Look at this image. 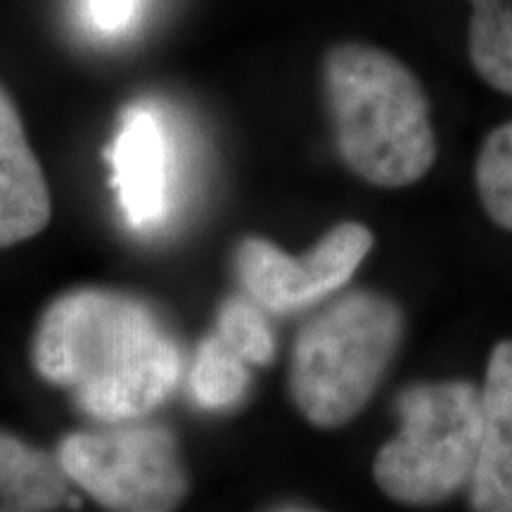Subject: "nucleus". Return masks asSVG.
<instances>
[{"instance_id": "f257e3e1", "label": "nucleus", "mask_w": 512, "mask_h": 512, "mask_svg": "<svg viewBox=\"0 0 512 512\" xmlns=\"http://www.w3.org/2000/svg\"><path fill=\"white\" fill-rule=\"evenodd\" d=\"M31 361L91 418L126 422L174 392L181 354L143 299L102 287L64 292L38 320Z\"/></svg>"}, {"instance_id": "f03ea898", "label": "nucleus", "mask_w": 512, "mask_h": 512, "mask_svg": "<svg viewBox=\"0 0 512 512\" xmlns=\"http://www.w3.org/2000/svg\"><path fill=\"white\" fill-rule=\"evenodd\" d=\"M339 155L363 181L403 188L437 157L430 102L406 64L368 43H342L325 57Z\"/></svg>"}, {"instance_id": "7ed1b4c3", "label": "nucleus", "mask_w": 512, "mask_h": 512, "mask_svg": "<svg viewBox=\"0 0 512 512\" xmlns=\"http://www.w3.org/2000/svg\"><path fill=\"white\" fill-rule=\"evenodd\" d=\"M403 318L392 299L351 292L313 316L294 342L290 392L311 425L332 430L356 418L401 344Z\"/></svg>"}, {"instance_id": "20e7f679", "label": "nucleus", "mask_w": 512, "mask_h": 512, "mask_svg": "<svg viewBox=\"0 0 512 512\" xmlns=\"http://www.w3.org/2000/svg\"><path fill=\"white\" fill-rule=\"evenodd\" d=\"M401 430L373 475L396 503H444L470 484L482 441V392L470 382H422L399 399Z\"/></svg>"}, {"instance_id": "39448f33", "label": "nucleus", "mask_w": 512, "mask_h": 512, "mask_svg": "<svg viewBox=\"0 0 512 512\" xmlns=\"http://www.w3.org/2000/svg\"><path fill=\"white\" fill-rule=\"evenodd\" d=\"M57 463L67 479L110 510H171L188 491L176 441L162 427L69 434L57 448Z\"/></svg>"}, {"instance_id": "423d86ee", "label": "nucleus", "mask_w": 512, "mask_h": 512, "mask_svg": "<svg viewBox=\"0 0 512 512\" xmlns=\"http://www.w3.org/2000/svg\"><path fill=\"white\" fill-rule=\"evenodd\" d=\"M373 249V233L361 223L332 228L311 252L290 256L271 242L249 238L238 249V273L256 304L268 311H297L349 283Z\"/></svg>"}, {"instance_id": "0eeeda50", "label": "nucleus", "mask_w": 512, "mask_h": 512, "mask_svg": "<svg viewBox=\"0 0 512 512\" xmlns=\"http://www.w3.org/2000/svg\"><path fill=\"white\" fill-rule=\"evenodd\" d=\"M112 183L128 226L152 230L171 209L174 147L159 114L147 105L131 107L110 147Z\"/></svg>"}, {"instance_id": "6e6552de", "label": "nucleus", "mask_w": 512, "mask_h": 512, "mask_svg": "<svg viewBox=\"0 0 512 512\" xmlns=\"http://www.w3.org/2000/svg\"><path fill=\"white\" fill-rule=\"evenodd\" d=\"M482 392V441L470 479L479 512H512V339L491 351Z\"/></svg>"}, {"instance_id": "1a4fd4ad", "label": "nucleus", "mask_w": 512, "mask_h": 512, "mask_svg": "<svg viewBox=\"0 0 512 512\" xmlns=\"http://www.w3.org/2000/svg\"><path fill=\"white\" fill-rule=\"evenodd\" d=\"M50 221V190L31 152L22 119L0 88V249L41 233Z\"/></svg>"}, {"instance_id": "9d476101", "label": "nucleus", "mask_w": 512, "mask_h": 512, "mask_svg": "<svg viewBox=\"0 0 512 512\" xmlns=\"http://www.w3.org/2000/svg\"><path fill=\"white\" fill-rule=\"evenodd\" d=\"M67 498L57 460L0 432V510H55Z\"/></svg>"}, {"instance_id": "9b49d317", "label": "nucleus", "mask_w": 512, "mask_h": 512, "mask_svg": "<svg viewBox=\"0 0 512 512\" xmlns=\"http://www.w3.org/2000/svg\"><path fill=\"white\" fill-rule=\"evenodd\" d=\"M470 60L491 88L512 95V0H470Z\"/></svg>"}, {"instance_id": "f8f14e48", "label": "nucleus", "mask_w": 512, "mask_h": 512, "mask_svg": "<svg viewBox=\"0 0 512 512\" xmlns=\"http://www.w3.org/2000/svg\"><path fill=\"white\" fill-rule=\"evenodd\" d=\"M247 382L245 358L230 349L219 332L204 339L190 373V389L197 403L211 411L233 406L245 394Z\"/></svg>"}, {"instance_id": "ddd939ff", "label": "nucleus", "mask_w": 512, "mask_h": 512, "mask_svg": "<svg viewBox=\"0 0 512 512\" xmlns=\"http://www.w3.org/2000/svg\"><path fill=\"white\" fill-rule=\"evenodd\" d=\"M475 178L489 219L512 230V121L489 133L477 157Z\"/></svg>"}, {"instance_id": "4468645a", "label": "nucleus", "mask_w": 512, "mask_h": 512, "mask_svg": "<svg viewBox=\"0 0 512 512\" xmlns=\"http://www.w3.org/2000/svg\"><path fill=\"white\" fill-rule=\"evenodd\" d=\"M219 335L247 363L266 366L275 356V342L266 318L245 299H230L219 313Z\"/></svg>"}, {"instance_id": "2eb2a0df", "label": "nucleus", "mask_w": 512, "mask_h": 512, "mask_svg": "<svg viewBox=\"0 0 512 512\" xmlns=\"http://www.w3.org/2000/svg\"><path fill=\"white\" fill-rule=\"evenodd\" d=\"M143 3L145 0H86V15L95 31L114 36L131 27Z\"/></svg>"}]
</instances>
